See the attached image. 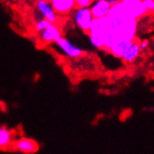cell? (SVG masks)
<instances>
[{"instance_id": "obj_4", "label": "cell", "mask_w": 154, "mask_h": 154, "mask_svg": "<svg viewBox=\"0 0 154 154\" xmlns=\"http://www.w3.org/2000/svg\"><path fill=\"white\" fill-rule=\"evenodd\" d=\"M74 19L78 27L85 33H88L91 25L94 20V17L90 8L88 7L78 8L75 14Z\"/></svg>"}, {"instance_id": "obj_9", "label": "cell", "mask_w": 154, "mask_h": 154, "mask_svg": "<svg viewBox=\"0 0 154 154\" xmlns=\"http://www.w3.org/2000/svg\"><path fill=\"white\" fill-rule=\"evenodd\" d=\"M40 33L41 40L45 43H53L58 38L62 36L61 29L57 23H52L49 27Z\"/></svg>"}, {"instance_id": "obj_18", "label": "cell", "mask_w": 154, "mask_h": 154, "mask_svg": "<svg viewBox=\"0 0 154 154\" xmlns=\"http://www.w3.org/2000/svg\"><path fill=\"white\" fill-rule=\"evenodd\" d=\"M107 1L110 3L111 5H113L116 4L117 2H119V0H107Z\"/></svg>"}, {"instance_id": "obj_14", "label": "cell", "mask_w": 154, "mask_h": 154, "mask_svg": "<svg viewBox=\"0 0 154 154\" xmlns=\"http://www.w3.org/2000/svg\"><path fill=\"white\" fill-rule=\"evenodd\" d=\"M51 24L52 23L50 22L49 20H47L46 19L41 20L38 21V22L36 23V24H35V30L38 32H42L43 30L47 29V27H49Z\"/></svg>"}, {"instance_id": "obj_6", "label": "cell", "mask_w": 154, "mask_h": 154, "mask_svg": "<svg viewBox=\"0 0 154 154\" xmlns=\"http://www.w3.org/2000/svg\"><path fill=\"white\" fill-rule=\"evenodd\" d=\"M36 6L40 13L52 23H57L58 21V14L55 12L48 0H37Z\"/></svg>"}, {"instance_id": "obj_13", "label": "cell", "mask_w": 154, "mask_h": 154, "mask_svg": "<svg viewBox=\"0 0 154 154\" xmlns=\"http://www.w3.org/2000/svg\"><path fill=\"white\" fill-rule=\"evenodd\" d=\"M12 143V132L6 127H0V150H5Z\"/></svg>"}, {"instance_id": "obj_16", "label": "cell", "mask_w": 154, "mask_h": 154, "mask_svg": "<svg viewBox=\"0 0 154 154\" xmlns=\"http://www.w3.org/2000/svg\"><path fill=\"white\" fill-rule=\"evenodd\" d=\"M143 4L145 6L147 12H153L154 9V1L153 0H142Z\"/></svg>"}, {"instance_id": "obj_3", "label": "cell", "mask_w": 154, "mask_h": 154, "mask_svg": "<svg viewBox=\"0 0 154 154\" xmlns=\"http://www.w3.org/2000/svg\"><path fill=\"white\" fill-rule=\"evenodd\" d=\"M119 2L129 18L138 20L148 13L142 0H119Z\"/></svg>"}, {"instance_id": "obj_10", "label": "cell", "mask_w": 154, "mask_h": 154, "mask_svg": "<svg viewBox=\"0 0 154 154\" xmlns=\"http://www.w3.org/2000/svg\"><path fill=\"white\" fill-rule=\"evenodd\" d=\"M111 6L112 5L107 0H98L91 7L90 10L94 18L103 17H106L110 10Z\"/></svg>"}, {"instance_id": "obj_12", "label": "cell", "mask_w": 154, "mask_h": 154, "mask_svg": "<svg viewBox=\"0 0 154 154\" xmlns=\"http://www.w3.org/2000/svg\"><path fill=\"white\" fill-rule=\"evenodd\" d=\"M140 52H141V48H140L139 43L136 41V39H135L122 58L127 63L132 62L138 56Z\"/></svg>"}, {"instance_id": "obj_2", "label": "cell", "mask_w": 154, "mask_h": 154, "mask_svg": "<svg viewBox=\"0 0 154 154\" xmlns=\"http://www.w3.org/2000/svg\"><path fill=\"white\" fill-rule=\"evenodd\" d=\"M109 29V24L106 17L94 18L88 33L91 43L94 47L103 49L105 36Z\"/></svg>"}, {"instance_id": "obj_17", "label": "cell", "mask_w": 154, "mask_h": 154, "mask_svg": "<svg viewBox=\"0 0 154 154\" xmlns=\"http://www.w3.org/2000/svg\"><path fill=\"white\" fill-rule=\"evenodd\" d=\"M148 41H147V40H144V41H143L141 43H139L140 48H141V50H142V49H146L147 47V46H148Z\"/></svg>"}, {"instance_id": "obj_11", "label": "cell", "mask_w": 154, "mask_h": 154, "mask_svg": "<svg viewBox=\"0 0 154 154\" xmlns=\"http://www.w3.org/2000/svg\"><path fill=\"white\" fill-rule=\"evenodd\" d=\"M133 41H115L110 48L109 49V51L111 54L115 55L118 58H123L124 54L127 51L129 47L132 44Z\"/></svg>"}, {"instance_id": "obj_19", "label": "cell", "mask_w": 154, "mask_h": 154, "mask_svg": "<svg viewBox=\"0 0 154 154\" xmlns=\"http://www.w3.org/2000/svg\"><path fill=\"white\" fill-rule=\"evenodd\" d=\"M0 104H1V103H0Z\"/></svg>"}, {"instance_id": "obj_1", "label": "cell", "mask_w": 154, "mask_h": 154, "mask_svg": "<svg viewBox=\"0 0 154 154\" xmlns=\"http://www.w3.org/2000/svg\"><path fill=\"white\" fill-rule=\"evenodd\" d=\"M137 20L126 17L115 26L109 28V30L112 34L115 42L118 41H134L137 31Z\"/></svg>"}, {"instance_id": "obj_5", "label": "cell", "mask_w": 154, "mask_h": 154, "mask_svg": "<svg viewBox=\"0 0 154 154\" xmlns=\"http://www.w3.org/2000/svg\"><path fill=\"white\" fill-rule=\"evenodd\" d=\"M55 42L58 46V47L67 56L70 57V58H79L82 55L83 51L81 49L73 45L67 38H64L63 36H61L59 38H58Z\"/></svg>"}, {"instance_id": "obj_7", "label": "cell", "mask_w": 154, "mask_h": 154, "mask_svg": "<svg viewBox=\"0 0 154 154\" xmlns=\"http://www.w3.org/2000/svg\"><path fill=\"white\" fill-rule=\"evenodd\" d=\"M15 150L23 153H34L38 150V144L33 139L28 138H21L14 142Z\"/></svg>"}, {"instance_id": "obj_8", "label": "cell", "mask_w": 154, "mask_h": 154, "mask_svg": "<svg viewBox=\"0 0 154 154\" xmlns=\"http://www.w3.org/2000/svg\"><path fill=\"white\" fill-rule=\"evenodd\" d=\"M58 15H64L70 13L75 8L74 0H48Z\"/></svg>"}, {"instance_id": "obj_15", "label": "cell", "mask_w": 154, "mask_h": 154, "mask_svg": "<svg viewBox=\"0 0 154 154\" xmlns=\"http://www.w3.org/2000/svg\"><path fill=\"white\" fill-rule=\"evenodd\" d=\"M93 0H74L75 8H87L91 5Z\"/></svg>"}]
</instances>
